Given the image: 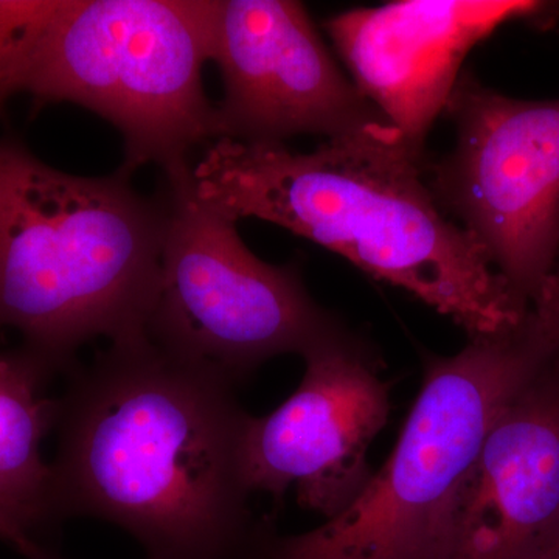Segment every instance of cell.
<instances>
[{"label":"cell","mask_w":559,"mask_h":559,"mask_svg":"<svg viewBox=\"0 0 559 559\" xmlns=\"http://www.w3.org/2000/svg\"><path fill=\"white\" fill-rule=\"evenodd\" d=\"M57 0H0V114L22 94L28 61Z\"/></svg>","instance_id":"13"},{"label":"cell","mask_w":559,"mask_h":559,"mask_svg":"<svg viewBox=\"0 0 559 559\" xmlns=\"http://www.w3.org/2000/svg\"><path fill=\"white\" fill-rule=\"evenodd\" d=\"M426 167L395 127L378 123L312 153L219 139L191 165V187L237 223L267 221L407 290L471 337L521 329L530 308L444 215Z\"/></svg>","instance_id":"2"},{"label":"cell","mask_w":559,"mask_h":559,"mask_svg":"<svg viewBox=\"0 0 559 559\" xmlns=\"http://www.w3.org/2000/svg\"><path fill=\"white\" fill-rule=\"evenodd\" d=\"M558 3L533 0H399L342 11L325 22L360 94L425 154L477 44L511 22L549 28Z\"/></svg>","instance_id":"10"},{"label":"cell","mask_w":559,"mask_h":559,"mask_svg":"<svg viewBox=\"0 0 559 559\" xmlns=\"http://www.w3.org/2000/svg\"><path fill=\"white\" fill-rule=\"evenodd\" d=\"M215 16L216 0H57L22 94L109 121L130 178L148 164L175 170L215 139V106L202 84Z\"/></svg>","instance_id":"5"},{"label":"cell","mask_w":559,"mask_h":559,"mask_svg":"<svg viewBox=\"0 0 559 559\" xmlns=\"http://www.w3.org/2000/svg\"><path fill=\"white\" fill-rule=\"evenodd\" d=\"M249 417L229 382L146 336L114 342L58 400V520L117 525L146 559H255L270 527L249 511Z\"/></svg>","instance_id":"1"},{"label":"cell","mask_w":559,"mask_h":559,"mask_svg":"<svg viewBox=\"0 0 559 559\" xmlns=\"http://www.w3.org/2000/svg\"><path fill=\"white\" fill-rule=\"evenodd\" d=\"M32 559H64L55 547H44Z\"/></svg>","instance_id":"16"},{"label":"cell","mask_w":559,"mask_h":559,"mask_svg":"<svg viewBox=\"0 0 559 559\" xmlns=\"http://www.w3.org/2000/svg\"><path fill=\"white\" fill-rule=\"evenodd\" d=\"M50 374L24 349L0 353V540L25 559L61 524L43 440L55 429L58 400L43 396Z\"/></svg>","instance_id":"12"},{"label":"cell","mask_w":559,"mask_h":559,"mask_svg":"<svg viewBox=\"0 0 559 559\" xmlns=\"http://www.w3.org/2000/svg\"><path fill=\"white\" fill-rule=\"evenodd\" d=\"M159 282L145 336L182 362L237 384L275 356L344 334L305 288L296 266L246 246L237 221L198 200L191 164L164 173Z\"/></svg>","instance_id":"6"},{"label":"cell","mask_w":559,"mask_h":559,"mask_svg":"<svg viewBox=\"0 0 559 559\" xmlns=\"http://www.w3.org/2000/svg\"><path fill=\"white\" fill-rule=\"evenodd\" d=\"M528 323L544 347L559 356V260L530 307Z\"/></svg>","instance_id":"14"},{"label":"cell","mask_w":559,"mask_h":559,"mask_svg":"<svg viewBox=\"0 0 559 559\" xmlns=\"http://www.w3.org/2000/svg\"><path fill=\"white\" fill-rule=\"evenodd\" d=\"M164 231L160 197L124 173L70 175L0 139V326L50 377L97 337L145 336Z\"/></svg>","instance_id":"3"},{"label":"cell","mask_w":559,"mask_h":559,"mask_svg":"<svg viewBox=\"0 0 559 559\" xmlns=\"http://www.w3.org/2000/svg\"><path fill=\"white\" fill-rule=\"evenodd\" d=\"M212 61L223 80L215 139L326 140L389 123L344 75L301 2L216 0Z\"/></svg>","instance_id":"8"},{"label":"cell","mask_w":559,"mask_h":559,"mask_svg":"<svg viewBox=\"0 0 559 559\" xmlns=\"http://www.w3.org/2000/svg\"><path fill=\"white\" fill-rule=\"evenodd\" d=\"M559 538V356L500 412L460 489L447 559H532Z\"/></svg>","instance_id":"11"},{"label":"cell","mask_w":559,"mask_h":559,"mask_svg":"<svg viewBox=\"0 0 559 559\" xmlns=\"http://www.w3.org/2000/svg\"><path fill=\"white\" fill-rule=\"evenodd\" d=\"M532 559H559V538L555 540L554 544H550L547 549H544Z\"/></svg>","instance_id":"15"},{"label":"cell","mask_w":559,"mask_h":559,"mask_svg":"<svg viewBox=\"0 0 559 559\" xmlns=\"http://www.w3.org/2000/svg\"><path fill=\"white\" fill-rule=\"evenodd\" d=\"M455 145L428 186L522 304L532 307L559 252V100L489 90L463 70L444 112Z\"/></svg>","instance_id":"7"},{"label":"cell","mask_w":559,"mask_h":559,"mask_svg":"<svg viewBox=\"0 0 559 559\" xmlns=\"http://www.w3.org/2000/svg\"><path fill=\"white\" fill-rule=\"evenodd\" d=\"M304 380L282 406L249 417L242 466L250 491L337 516L371 477L367 452L389 418V390L373 359L345 331L304 356Z\"/></svg>","instance_id":"9"},{"label":"cell","mask_w":559,"mask_h":559,"mask_svg":"<svg viewBox=\"0 0 559 559\" xmlns=\"http://www.w3.org/2000/svg\"><path fill=\"white\" fill-rule=\"evenodd\" d=\"M550 358L528 319L429 358L395 450L358 498L310 532H271L260 559H447L455 502L489 429Z\"/></svg>","instance_id":"4"}]
</instances>
